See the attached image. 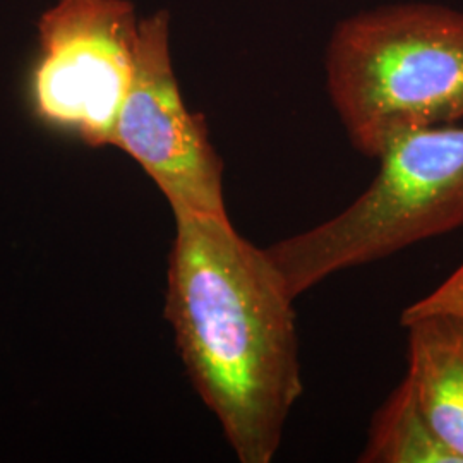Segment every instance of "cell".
Instances as JSON below:
<instances>
[{"instance_id": "6da1fadb", "label": "cell", "mask_w": 463, "mask_h": 463, "mask_svg": "<svg viewBox=\"0 0 463 463\" xmlns=\"http://www.w3.org/2000/svg\"><path fill=\"white\" fill-rule=\"evenodd\" d=\"M165 317L194 390L242 463H269L302 395L292 292L229 216L174 213Z\"/></svg>"}, {"instance_id": "7a4b0ae2", "label": "cell", "mask_w": 463, "mask_h": 463, "mask_svg": "<svg viewBox=\"0 0 463 463\" xmlns=\"http://www.w3.org/2000/svg\"><path fill=\"white\" fill-rule=\"evenodd\" d=\"M331 103L352 145L378 158L398 134L463 118V14L395 4L345 19L326 52Z\"/></svg>"}, {"instance_id": "3957f363", "label": "cell", "mask_w": 463, "mask_h": 463, "mask_svg": "<svg viewBox=\"0 0 463 463\" xmlns=\"http://www.w3.org/2000/svg\"><path fill=\"white\" fill-rule=\"evenodd\" d=\"M364 193L330 220L266 248L298 298L331 275L463 227V126L395 136Z\"/></svg>"}, {"instance_id": "277c9868", "label": "cell", "mask_w": 463, "mask_h": 463, "mask_svg": "<svg viewBox=\"0 0 463 463\" xmlns=\"http://www.w3.org/2000/svg\"><path fill=\"white\" fill-rule=\"evenodd\" d=\"M34 112L90 146L114 145L129 93L139 21L128 0H59L40 23Z\"/></svg>"}, {"instance_id": "5b68a950", "label": "cell", "mask_w": 463, "mask_h": 463, "mask_svg": "<svg viewBox=\"0 0 463 463\" xmlns=\"http://www.w3.org/2000/svg\"><path fill=\"white\" fill-rule=\"evenodd\" d=\"M168 14L139 21L133 81L114 145L158 185L174 213L229 216L223 164L203 117L184 103L170 59Z\"/></svg>"}, {"instance_id": "8992f818", "label": "cell", "mask_w": 463, "mask_h": 463, "mask_svg": "<svg viewBox=\"0 0 463 463\" xmlns=\"http://www.w3.org/2000/svg\"><path fill=\"white\" fill-rule=\"evenodd\" d=\"M409 371L434 430L463 463V263L400 317Z\"/></svg>"}, {"instance_id": "52a82bcc", "label": "cell", "mask_w": 463, "mask_h": 463, "mask_svg": "<svg viewBox=\"0 0 463 463\" xmlns=\"http://www.w3.org/2000/svg\"><path fill=\"white\" fill-rule=\"evenodd\" d=\"M361 462L462 463L432 428L407 378L373 417Z\"/></svg>"}]
</instances>
